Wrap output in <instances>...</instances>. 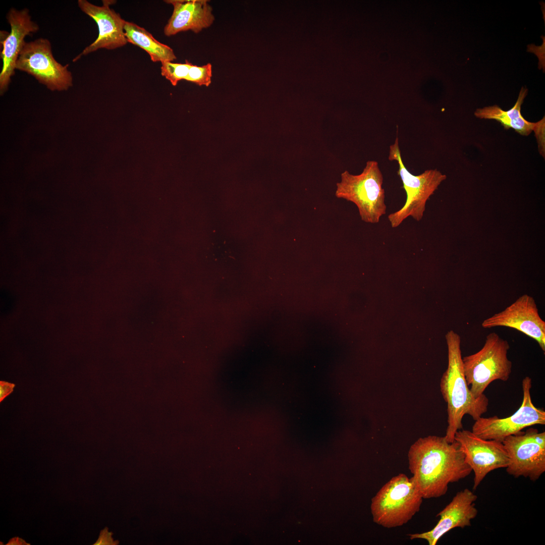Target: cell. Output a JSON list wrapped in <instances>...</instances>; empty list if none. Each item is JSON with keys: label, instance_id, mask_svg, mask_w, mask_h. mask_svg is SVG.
I'll return each instance as SVG.
<instances>
[{"label": "cell", "instance_id": "20", "mask_svg": "<svg viewBox=\"0 0 545 545\" xmlns=\"http://www.w3.org/2000/svg\"><path fill=\"white\" fill-rule=\"evenodd\" d=\"M544 117L539 121L535 123L533 130L537 139L538 150L540 154L544 157L545 142H544Z\"/></svg>", "mask_w": 545, "mask_h": 545}, {"label": "cell", "instance_id": "1", "mask_svg": "<svg viewBox=\"0 0 545 545\" xmlns=\"http://www.w3.org/2000/svg\"><path fill=\"white\" fill-rule=\"evenodd\" d=\"M411 477L423 499L445 495L448 485L468 476L472 471L465 462L459 444L449 443L444 437L420 438L408 453Z\"/></svg>", "mask_w": 545, "mask_h": 545}, {"label": "cell", "instance_id": "22", "mask_svg": "<svg viewBox=\"0 0 545 545\" xmlns=\"http://www.w3.org/2000/svg\"><path fill=\"white\" fill-rule=\"evenodd\" d=\"M112 533L109 532L107 528H105L100 533V535L94 545H115L118 544V541H114L112 537Z\"/></svg>", "mask_w": 545, "mask_h": 545}, {"label": "cell", "instance_id": "19", "mask_svg": "<svg viewBox=\"0 0 545 545\" xmlns=\"http://www.w3.org/2000/svg\"><path fill=\"white\" fill-rule=\"evenodd\" d=\"M212 66L210 63L198 66L192 64L186 80L199 86H208L211 82Z\"/></svg>", "mask_w": 545, "mask_h": 545}, {"label": "cell", "instance_id": "6", "mask_svg": "<svg viewBox=\"0 0 545 545\" xmlns=\"http://www.w3.org/2000/svg\"><path fill=\"white\" fill-rule=\"evenodd\" d=\"M388 158L399 164L398 174L407 196L403 206L388 215L391 226L397 228L409 216L419 222L423 216L427 201L447 176L437 169L427 170L419 175L412 174L402 161L397 136L390 146Z\"/></svg>", "mask_w": 545, "mask_h": 545}, {"label": "cell", "instance_id": "5", "mask_svg": "<svg viewBox=\"0 0 545 545\" xmlns=\"http://www.w3.org/2000/svg\"><path fill=\"white\" fill-rule=\"evenodd\" d=\"M422 499L412 479L399 474L385 484L372 499L373 521L388 528L401 526L419 511Z\"/></svg>", "mask_w": 545, "mask_h": 545}, {"label": "cell", "instance_id": "7", "mask_svg": "<svg viewBox=\"0 0 545 545\" xmlns=\"http://www.w3.org/2000/svg\"><path fill=\"white\" fill-rule=\"evenodd\" d=\"M68 66L56 60L48 39L39 38L25 42L15 68L32 76L52 91H62L73 85L72 74Z\"/></svg>", "mask_w": 545, "mask_h": 545}, {"label": "cell", "instance_id": "2", "mask_svg": "<svg viewBox=\"0 0 545 545\" xmlns=\"http://www.w3.org/2000/svg\"><path fill=\"white\" fill-rule=\"evenodd\" d=\"M448 365L440 383L442 395L447 404L448 426L444 437L449 443L454 441L456 432L463 428L462 419L470 415L475 421L487 410L488 400L483 395L475 398L470 392L465 377L460 336L453 331L446 335Z\"/></svg>", "mask_w": 545, "mask_h": 545}, {"label": "cell", "instance_id": "3", "mask_svg": "<svg viewBox=\"0 0 545 545\" xmlns=\"http://www.w3.org/2000/svg\"><path fill=\"white\" fill-rule=\"evenodd\" d=\"M383 180L378 162L368 160L359 175L351 174L348 171L341 174V181L336 184L335 196L354 203L362 221L376 224L387 210Z\"/></svg>", "mask_w": 545, "mask_h": 545}, {"label": "cell", "instance_id": "24", "mask_svg": "<svg viewBox=\"0 0 545 545\" xmlns=\"http://www.w3.org/2000/svg\"><path fill=\"white\" fill-rule=\"evenodd\" d=\"M29 544L26 542V541L22 538L18 537H15L10 540L7 545H26Z\"/></svg>", "mask_w": 545, "mask_h": 545}, {"label": "cell", "instance_id": "9", "mask_svg": "<svg viewBox=\"0 0 545 545\" xmlns=\"http://www.w3.org/2000/svg\"><path fill=\"white\" fill-rule=\"evenodd\" d=\"M523 400L520 408L506 418L497 416L481 417L475 421L472 432L485 440L502 442L507 437L517 434L526 427L545 424V411L536 407L531 397V378L525 376L522 382Z\"/></svg>", "mask_w": 545, "mask_h": 545}, {"label": "cell", "instance_id": "8", "mask_svg": "<svg viewBox=\"0 0 545 545\" xmlns=\"http://www.w3.org/2000/svg\"><path fill=\"white\" fill-rule=\"evenodd\" d=\"M509 458L506 472L535 481L545 472V432L529 428L502 442Z\"/></svg>", "mask_w": 545, "mask_h": 545}, {"label": "cell", "instance_id": "23", "mask_svg": "<svg viewBox=\"0 0 545 545\" xmlns=\"http://www.w3.org/2000/svg\"><path fill=\"white\" fill-rule=\"evenodd\" d=\"M15 384L8 382L0 381V402L10 395L13 391Z\"/></svg>", "mask_w": 545, "mask_h": 545}, {"label": "cell", "instance_id": "14", "mask_svg": "<svg viewBox=\"0 0 545 545\" xmlns=\"http://www.w3.org/2000/svg\"><path fill=\"white\" fill-rule=\"evenodd\" d=\"M477 496L468 488L457 493L452 501L437 516L440 517L430 530L420 533L409 534L410 539H422L429 545H435L439 540L453 528H463L471 525V521L478 514L475 506Z\"/></svg>", "mask_w": 545, "mask_h": 545}, {"label": "cell", "instance_id": "4", "mask_svg": "<svg viewBox=\"0 0 545 545\" xmlns=\"http://www.w3.org/2000/svg\"><path fill=\"white\" fill-rule=\"evenodd\" d=\"M509 349L508 342L493 332L487 335L480 350L462 358L467 384L475 398L483 395L492 382L508 380L512 367L508 357Z\"/></svg>", "mask_w": 545, "mask_h": 545}, {"label": "cell", "instance_id": "13", "mask_svg": "<svg viewBox=\"0 0 545 545\" xmlns=\"http://www.w3.org/2000/svg\"><path fill=\"white\" fill-rule=\"evenodd\" d=\"M112 3V1H103V5L98 6L86 0L78 1L80 10L96 23L98 35L93 42L73 59V62L98 49H114L124 46L128 42L124 28L126 21L110 8Z\"/></svg>", "mask_w": 545, "mask_h": 545}, {"label": "cell", "instance_id": "17", "mask_svg": "<svg viewBox=\"0 0 545 545\" xmlns=\"http://www.w3.org/2000/svg\"><path fill=\"white\" fill-rule=\"evenodd\" d=\"M124 28L127 42L144 49L152 62L162 63L176 59L172 48L157 41L145 28L128 21H125Z\"/></svg>", "mask_w": 545, "mask_h": 545}, {"label": "cell", "instance_id": "21", "mask_svg": "<svg viewBox=\"0 0 545 545\" xmlns=\"http://www.w3.org/2000/svg\"><path fill=\"white\" fill-rule=\"evenodd\" d=\"M14 306L13 296L7 292H2L1 294V308L3 313L9 312Z\"/></svg>", "mask_w": 545, "mask_h": 545}, {"label": "cell", "instance_id": "16", "mask_svg": "<svg viewBox=\"0 0 545 545\" xmlns=\"http://www.w3.org/2000/svg\"><path fill=\"white\" fill-rule=\"evenodd\" d=\"M527 94V89L522 87L517 100L510 110L504 111L499 106L494 105L477 108L474 116L479 119L495 120L500 122L506 129H514L523 136H528L532 131L535 123L525 120L521 113V107Z\"/></svg>", "mask_w": 545, "mask_h": 545}, {"label": "cell", "instance_id": "12", "mask_svg": "<svg viewBox=\"0 0 545 545\" xmlns=\"http://www.w3.org/2000/svg\"><path fill=\"white\" fill-rule=\"evenodd\" d=\"M10 25L9 33L1 31V43L3 49L1 59L3 67L0 73V91H6L15 74L16 64L19 54L25 43V37L39 30L38 24L32 20L28 9L18 10L12 8L6 16Z\"/></svg>", "mask_w": 545, "mask_h": 545}, {"label": "cell", "instance_id": "15", "mask_svg": "<svg viewBox=\"0 0 545 545\" xmlns=\"http://www.w3.org/2000/svg\"><path fill=\"white\" fill-rule=\"evenodd\" d=\"M174 9L164 30L167 36L191 30L198 33L214 20L212 7L206 0H169Z\"/></svg>", "mask_w": 545, "mask_h": 545}, {"label": "cell", "instance_id": "11", "mask_svg": "<svg viewBox=\"0 0 545 545\" xmlns=\"http://www.w3.org/2000/svg\"><path fill=\"white\" fill-rule=\"evenodd\" d=\"M481 326L516 329L535 340L545 352V321L539 315L534 299L528 294L521 295L504 310L485 319Z\"/></svg>", "mask_w": 545, "mask_h": 545}, {"label": "cell", "instance_id": "10", "mask_svg": "<svg viewBox=\"0 0 545 545\" xmlns=\"http://www.w3.org/2000/svg\"><path fill=\"white\" fill-rule=\"evenodd\" d=\"M454 440L459 444L465 462L474 472L473 490L490 472L508 465L509 458L502 442L485 440L464 429L456 432Z\"/></svg>", "mask_w": 545, "mask_h": 545}, {"label": "cell", "instance_id": "18", "mask_svg": "<svg viewBox=\"0 0 545 545\" xmlns=\"http://www.w3.org/2000/svg\"><path fill=\"white\" fill-rule=\"evenodd\" d=\"M192 64L186 60L185 63H174L165 62L161 63V74L171 84L176 86L181 80H186Z\"/></svg>", "mask_w": 545, "mask_h": 545}]
</instances>
